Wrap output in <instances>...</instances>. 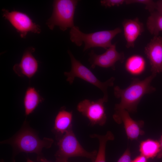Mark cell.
I'll use <instances>...</instances> for the list:
<instances>
[{
  "label": "cell",
  "instance_id": "cell-19",
  "mask_svg": "<svg viewBox=\"0 0 162 162\" xmlns=\"http://www.w3.org/2000/svg\"><path fill=\"white\" fill-rule=\"evenodd\" d=\"M145 66L144 59L141 56L134 55L130 57L126 61L125 68L130 73L137 74L142 73Z\"/></svg>",
  "mask_w": 162,
  "mask_h": 162
},
{
  "label": "cell",
  "instance_id": "cell-21",
  "mask_svg": "<svg viewBox=\"0 0 162 162\" xmlns=\"http://www.w3.org/2000/svg\"><path fill=\"white\" fill-rule=\"evenodd\" d=\"M125 0H103L100 1L101 5L106 8L114 6H119L125 3Z\"/></svg>",
  "mask_w": 162,
  "mask_h": 162
},
{
  "label": "cell",
  "instance_id": "cell-27",
  "mask_svg": "<svg viewBox=\"0 0 162 162\" xmlns=\"http://www.w3.org/2000/svg\"><path fill=\"white\" fill-rule=\"evenodd\" d=\"M55 162H69L68 160L61 159L58 158H56Z\"/></svg>",
  "mask_w": 162,
  "mask_h": 162
},
{
  "label": "cell",
  "instance_id": "cell-15",
  "mask_svg": "<svg viewBox=\"0 0 162 162\" xmlns=\"http://www.w3.org/2000/svg\"><path fill=\"white\" fill-rule=\"evenodd\" d=\"M44 100L34 88L28 87L26 91L23 101L26 116H28L33 112Z\"/></svg>",
  "mask_w": 162,
  "mask_h": 162
},
{
  "label": "cell",
  "instance_id": "cell-12",
  "mask_svg": "<svg viewBox=\"0 0 162 162\" xmlns=\"http://www.w3.org/2000/svg\"><path fill=\"white\" fill-rule=\"evenodd\" d=\"M35 50L33 47L28 48L24 52L20 63L14 66L13 70L18 76L31 79L37 72L38 63L32 54Z\"/></svg>",
  "mask_w": 162,
  "mask_h": 162
},
{
  "label": "cell",
  "instance_id": "cell-16",
  "mask_svg": "<svg viewBox=\"0 0 162 162\" xmlns=\"http://www.w3.org/2000/svg\"><path fill=\"white\" fill-rule=\"evenodd\" d=\"M92 138L97 139L99 142V146L97 154L94 162H106V149L107 142L114 139V137L112 133L108 131L104 135L93 134L90 135Z\"/></svg>",
  "mask_w": 162,
  "mask_h": 162
},
{
  "label": "cell",
  "instance_id": "cell-11",
  "mask_svg": "<svg viewBox=\"0 0 162 162\" xmlns=\"http://www.w3.org/2000/svg\"><path fill=\"white\" fill-rule=\"evenodd\" d=\"M144 52L149 61L152 73L162 72V37L154 36L145 47Z\"/></svg>",
  "mask_w": 162,
  "mask_h": 162
},
{
  "label": "cell",
  "instance_id": "cell-25",
  "mask_svg": "<svg viewBox=\"0 0 162 162\" xmlns=\"http://www.w3.org/2000/svg\"><path fill=\"white\" fill-rule=\"evenodd\" d=\"M159 142L160 145V150L157 156V157L158 158H162V135L160 140Z\"/></svg>",
  "mask_w": 162,
  "mask_h": 162
},
{
  "label": "cell",
  "instance_id": "cell-3",
  "mask_svg": "<svg viewBox=\"0 0 162 162\" xmlns=\"http://www.w3.org/2000/svg\"><path fill=\"white\" fill-rule=\"evenodd\" d=\"M122 29L117 28L112 30H104L88 34L82 32L76 26L70 31V39L77 46L84 43L83 51L91 48L100 47L106 50L112 45V39L117 34L121 33Z\"/></svg>",
  "mask_w": 162,
  "mask_h": 162
},
{
  "label": "cell",
  "instance_id": "cell-13",
  "mask_svg": "<svg viewBox=\"0 0 162 162\" xmlns=\"http://www.w3.org/2000/svg\"><path fill=\"white\" fill-rule=\"evenodd\" d=\"M122 24L126 47H134L137 38L144 31L143 24L136 17L133 20L125 19Z\"/></svg>",
  "mask_w": 162,
  "mask_h": 162
},
{
  "label": "cell",
  "instance_id": "cell-2",
  "mask_svg": "<svg viewBox=\"0 0 162 162\" xmlns=\"http://www.w3.org/2000/svg\"><path fill=\"white\" fill-rule=\"evenodd\" d=\"M53 142V140L50 138L44 137L41 139L32 129L25 125L13 137L1 143L10 144L16 154L20 152L35 153L38 156L42 155L43 148H50Z\"/></svg>",
  "mask_w": 162,
  "mask_h": 162
},
{
  "label": "cell",
  "instance_id": "cell-29",
  "mask_svg": "<svg viewBox=\"0 0 162 162\" xmlns=\"http://www.w3.org/2000/svg\"><path fill=\"white\" fill-rule=\"evenodd\" d=\"M1 162H4V161L3 160H2L1 161Z\"/></svg>",
  "mask_w": 162,
  "mask_h": 162
},
{
  "label": "cell",
  "instance_id": "cell-23",
  "mask_svg": "<svg viewBox=\"0 0 162 162\" xmlns=\"http://www.w3.org/2000/svg\"><path fill=\"white\" fill-rule=\"evenodd\" d=\"M156 3V11L162 15V0L158 1Z\"/></svg>",
  "mask_w": 162,
  "mask_h": 162
},
{
  "label": "cell",
  "instance_id": "cell-14",
  "mask_svg": "<svg viewBox=\"0 0 162 162\" xmlns=\"http://www.w3.org/2000/svg\"><path fill=\"white\" fill-rule=\"evenodd\" d=\"M73 113L62 108L56 115L54 121L53 130L57 134L62 136L72 128Z\"/></svg>",
  "mask_w": 162,
  "mask_h": 162
},
{
  "label": "cell",
  "instance_id": "cell-17",
  "mask_svg": "<svg viewBox=\"0 0 162 162\" xmlns=\"http://www.w3.org/2000/svg\"><path fill=\"white\" fill-rule=\"evenodd\" d=\"M160 148L159 142L148 139L141 143L140 151L141 155L147 159L152 158L157 156L160 150Z\"/></svg>",
  "mask_w": 162,
  "mask_h": 162
},
{
  "label": "cell",
  "instance_id": "cell-20",
  "mask_svg": "<svg viewBox=\"0 0 162 162\" xmlns=\"http://www.w3.org/2000/svg\"><path fill=\"white\" fill-rule=\"evenodd\" d=\"M134 3L143 4L145 6V8L150 12L155 11L156 8V3L152 0H125V4H127Z\"/></svg>",
  "mask_w": 162,
  "mask_h": 162
},
{
  "label": "cell",
  "instance_id": "cell-8",
  "mask_svg": "<svg viewBox=\"0 0 162 162\" xmlns=\"http://www.w3.org/2000/svg\"><path fill=\"white\" fill-rule=\"evenodd\" d=\"M3 17L8 20L22 38H25L30 32L39 34L41 30L40 26L33 22L26 14L17 10L10 11L2 9Z\"/></svg>",
  "mask_w": 162,
  "mask_h": 162
},
{
  "label": "cell",
  "instance_id": "cell-5",
  "mask_svg": "<svg viewBox=\"0 0 162 162\" xmlns=\"http://www.w3.org/2000/svg\"><path fill=\"white\" fill-rule=\"evenodd\" d=\"M57 145L58 148L55 155L56 158L68 160L70 158L80 157L89 159L94 162L97 153L96 150L88 152L82 147L72 128L61 136Z\"/></svg>",
  "mask_w": 162,
  "mask_h": 162
},
{
  "label": "cell",
  "instance_id": "cell-10",
  "mask_svg": "<svg viewBox=\"0 0 162 162\" xmlns=\"http://www.w3.org/2000/svg\"><path fill=\"white\" fill-rule=\"evenodd\" d=\"M113 116L114 120L118 123L123 124L128 138L136 140L139 136L144 134L142 130L144 122L142 120L135 121L130 117L129 112L125 109L115 110Z\"/></svg>",
  "mask_w": 162,
  "mask_h": 162
},
{
  "label": "cell",
  "instance_id": "cell-24",
  "mask_svg": "<svg viewBox=\"0 0 162 162\" xmlns=\"http://www.w3.org/2000/svg\"><path fill=\"white\" fill-rule=\"evenodd\" d=\"M147 159L144 156L140 155L132 160L131 162H147Z\"/></svg>",
  "mask_w": 162,
  "mask_h": 162
},
{
  "label": "cell",
  "instance_id": "cell-6",
  "mask_svg": "<svg viewBox=\"0 0 162 162\" xmlns=\"http://www.w3.org/2000/svg\"><path fill=\"white\" fill-rule=\"evenodd\" d=\"M78 2L76 0H56L53 3V10L46 24L51 30L56 26L64 31L75 26L74 16Z\"/></svg>",
  "mask_w": 162,
  "mask_h": 162
},
{
  "label": "cell",
  "instance_id": "cell-7",
  "mask_svg": "<svg viewBox=\"0 0 162 162\" xmlns=\"http://www.w3.org/2000/svg\"><path fill=\"white\" fill-rule=\"evenodd\" d=\"M107 101L103 97L95 101L85 99L78 104L76 109L88 119L91 125L102 126L106 121L104 104Z\"/></svg>",
  "mask_w": 162,
  "mask_h": 162
},
{
  "label": "cell",
  "instance_id": "cell-9",
  "mask_svg": "<svg viewBox=\"0 0 162 162\" xmlns=\"http://www.w3.org/2000/svg\"><path fill=\"white\" fill-rule=\"evenodd\" d=\"M88 56V61L92 69L98 66L106 68H110L114 70L116 62L119 61L123 63L125 59L124 53L119 52L116 50V44H112L102 54H97L92 50L89 53Z\"/></svg>",
  "mask_w": 162,
  "mask_h": 162
},
{
  "label": "cell",
  "instance_id": "cell-4",
  "mask_svg": "<svg viewBox=\"0 0 162 162\" xmlns=\"http://www.w3.org/2000/svg\"><path fill=\"white\" fill-rule=\"evenodd\" d=\"M68 52L70 59L71 69L70 71L64 73L66 81L72 84L76 77L82 79L100 89L104 93L103 98L108 100L107 89L113 86L115 78L112 77L105 82L100 81L90 70L75 58L70 50Z\"/></svg>",
  "mask_w": 162,
  "mask_h": 162
},
{
  "label": "cell",
  "instance_id": "cell-26",
  "mask_svg": "<svg viewBox=\"0 0 162 162\" xmlns=\"http://www.w3.org/2000/svg\"><path fill=\"white\" fill-rule=\"evenodd\" d=\"M37 160L40 162H50L47 160L43 155H38Z\"/></svg>",
  "mask_w": 162,
  "mask_h": 162
},
{
  "label": "cell",
  "instance_id": "cell-22",
  "mask_svg": "<svg viewBox=\"0 0 162 162\" xmlns=\"http://www.w3.org/2000/svg\"><path fill=\"white\" fill-rule=\"evenodd\" d=\"M131 153L130 149L128 148L118 159L117 162H131Z\"/></svg>",
  "mask_w": 162,
  "mask_h": 162
},
{
  "label": "cell",
  "instance_id": "cell-18",
  "mask_svg": "<svg viewBox=\"0 0 162 162\" xmlns=\"http://www.w3.org/2000/svg\"><path fill=\"white\" fill-rule=\"evenodd\" d=\"M147 28L154 36H158L162 31V15L157 11L150 13L146 22Z\"/></svg>",
  "mask_w": 162,
  "mask_h": 162
},
{
  "label": "cell",
  "instance_id": "cell-28",
  "mask_svg": "<svg viewBox=\"0 0 162 162\" xmlns=\"http://www.w3.org/2000/svg\"><path fill=\"white\" fill-rule=\"evenodd\" d=\"M26 162H34L32 160H30V159H29V158H28L27 159Z\"/></svg>",
  "mask_w": 162,
  "mask_h": 162
},
{
  "label": "cell",
  "instance_id": "cell-1",
  "mask_svg": "<svg viewBox=\"0 0 162 162\" xmlns=\"http://www.w3.org/2000/svg\"><path fill=\"white\" fill-rule=\"evenodd\" d=\"M156 75V74L152 73L143 80L133 78L130 85L124 89H121L117 86L114 87L115 97L121 98L120 103L115 105V110L125 109L128 112H136L137 106L144 95L155 91L151 83Z\"/></svg>",
  "mask_w": 162,
  "mask_h": 162
}]
</instances>
